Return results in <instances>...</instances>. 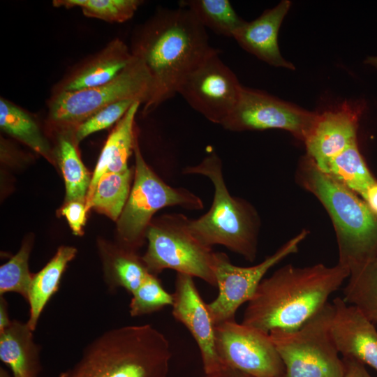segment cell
Returning a JSON list of instances; mask_svg holds the SVG:
<instances>
[{"mask_svg":"<svg viewBox=\"0 0 377 377\" xmlns=\"http://www.w3.org/2000/svg\"><path fill=\"white\" fill-rule=\"evenodd\" d=\"M179 6L188 9L205 28L232 38L245 23L228 0H183Z\"/></svg>","mask_w":377,"mask_h":377,"instance_id":"26","label":"cell"},{"mask_svg":"<svg viewBox=\"0 0 377 377\" xmlns=\"http://www.w3.org/2000/svg\"><path fill=\"white\" fill-rule=\"evenodd\" d=\"M309 231L304 229L261 263L250 267L231 263L223 252H215V277L219 293L207 306L214 325L235 319L237 309L249 302L266 273L291 254L297 252Z\"/></svg>","mask_w":377,"mask_h":377,"instance_id":"10","label":"cell"},{"mask_svg":"<svg viewBox=\"0 0 377 377\" xmlns=\"http://www.w3.org/2000/svg\"><path fill=\"white\" fill-rule=\"evenodd\" d=\"M11 321L9 318L8 303L3 295H0V332H3Z\"/></svg>","mask_w":377,"mask_h":377,"instance_id":"37","label":"cell"},{"mask_svg":"<svg viewBox=\"0 0 377 377\" xmlns=\"http://www.w3.org/2000/svg\"><path fill=\"white\" fill-rule=\"evenodd\" d=\"M75 140L67 135L58 139L57 156L66 186V202L73 201L86 204L91 178L82 162L75 147Z\"/></svg>","mask_w":377,"mask_h":377,"instance_id":"25","label":"cell"},{"mask_svg":"<svg viewBox=\"0 0 377 377\" xmlns=\"http://www.w3.org/2000/svg\"><path fill=\"white\" fill-rule=\"evenodd\" d=\"M242 86L217 51L186 76L177 94L208 121L221 125L234 109Z\"/></svg>","mask_w":377,"mask_h":377,"instance_id":"13","label":"cell"},{"mask_svg":"<svg viewBox=\"0 0 377 377\" xmlns=\"http://www.w3.org/2000/svg\"><path fill=\"white\" fill-rule=\"evenodd\" d=\"M349 275L348 269L339 264L281 267L260 283L242 323L267 333L295 330L328 302Z\"/></svg>","mask_w":377,"mask_h":377,"instance_id":"2","label":"cell"},{"mask_svg":"<svg viewBox=\"0 0 377 377\" xmlns=\"http://www.w3.org/2000/svg\"><path fill=\"white\" fill-rule=\"evenodd\" d=\"M1 128L50 161V145L38 125L23 109L3 98L0 99Z\"/></svg>","mask_w":377,"mask_h":377,"instance_id":"23","label":"cell"},{"mask_svg":"<svg viewBox=\"0 0 377 377\" xmlns=\"http://www.w3.org/2000/svg\"><path fill=\"white\" fill-rule=\"evenodd\" d=\"M86 205L77 201L70 202L61 209V212L67 219L68 223L76 235H81L82 228L86 223Z\"/></svg>","mask_w":377,"mask_h":377,"instance_id":"33","label":"cell"},{"mask_svg":"<svg viewBox=\"0 0 377 377\" xmlns=\"http://www.w3.org/2000/svg\"><path fill=\"white\" fill-rule=\"evenodd\" d=\"M320 170L362 198L376 182L367 166L357 142L329 161Z\"/></svg>","mask_w":377,"mask_h":377,"instance_id":"22","label":"cell"},{"mask_svg":"<svg viewBox=\"0 0 377 377\" xmlns=\"http://www.w3.org/2000/svg\"><path fill=\"white\" fill-rule=\"evenodd\" d=\"M72 246H60L54 257L38 273L33 274L27 302L29 317L27 324L34 332L45 305L57 291L62 274L67 264L75 256Z\"/></svg>","mask_w":377,"mask_h":377,"instance_id":"21","label":"cell"},{"mask_svg":"<svg viewBox=\"0 0 377 377\" xmlns=\"http://www.w3.org/2000/svg\"><path fill=\"white\" fill-rule=\"evenodd\" d=\"M344 363L343 377H372L364 364L353 358L342 357Z\"/></svg>","mask_w":377,"mask_h":377,"instance_id":"34","label":"cell"},{"mask_svg":"<svg viewBox=\"0 0 377 377\" xmlns=\"http://www.w3.org/2000/svg\"><path fill=\"white\" fill-rule=\"evenodd\" d=\"M131 295L129 313L133 317L158 311L172 306L173 302L172 293L167 292L157 276L150 273Z\"/></svg>","mask_w":377,"mask_h":377,"instance_id":"31","label":"cell"},{"mask_svg":"<svg viewBox=\"0 0 377 377\" xmlns=\"http://www.w3.org/2000/svg\"><path fill=\"white\" fill-rule=\"evenodd\" d=\"M295 180L327 212L337 238V264L350 274L377 258V215L362 198L320 170L306 155L299 162Z\"/></svg>","mask_w":377,"mask_h":377,"instance_id":"4","label":"cell"},{"mask_svg":"<svg viewBox=\"0 0 377 377\" xmlns=\"http://www.w3.org/2000/svg\"><path fill=\"white\" fill-rule=\"evenodd\" d=\"M362 104L344 103L335 109L318 113L304 144L306 154L320 170L332 158L357 142Z\"/></svg>","mask_w":377,"mask_h":377,"instance_id":"15","label":"cell"},{"mask_svg":"<svg viewBox=\"0 0 377 377\" xmlns=\"http://www.w3.org/2000/svg\"><path fill=\"white\" fill-rule=\"evenodd\" d=\"M133 173L130 168L122 172L104 173L86 205L87 211L93 208L114 221L118 220L129 197Z\"/></svg>","mask_w":377,"mask_h":377,"instance_id":"24","label":"cell"},{"mask_svg":"<svg viewBox=\"0 0 377 377\" xmlns=\"http://www.w3.org/2000/svg\"><path fill=\"white\" fill-rule=\"evenodd\" d=\"M135 102L133 99L122 100L98 111L74 128V140L79 142L90 134L117 123Z\"/></svg>","mask_w":377,"mask_h":377,"instance_id":"32","label":"cell"},{"mask_svg":"<svg viewBox=\"0 0 377 377\" xmlns=\"http://www.w3.org/2000/svg\"><path fill=\"white\" fill-rule=\"evenodd\" d=\"M172 297V314L187 328L195 339L205 374L224 368L216 353L215 325L207 304L201 297L193 277L177 273Z\"/></svg>","mask_w":377,"mask_h":377,"instance_id":"14","label":"cell"},{"mask_svg":"<svg viewBox=\"0 0 377 377\" xmlns=\"http://www.w3.org/2000/svg\"><path fill=\"white\" fill-rule=\"evenodd\" d=\"M291 5L289 0L280 1L254 20L245 22L232 38L242 48L265 63L294 70V65L282 57L278 44L280 27Z\"/></svg>","mask_w":377,"mask_h":377,"instance_id":"17","label":"cell"},{"mask_svg":"<svg viewBox=\"0 0 377 377\" xmlns=\"http://www.w3.org/2000/svg\"><path fill=\"white\" fill-rule=\"evenodd\" d=\"M39 353L27 323L13 320L0 332V360L10 369L13 377H39Z\"/></svg>","mask_w":377,"mask_h":377,"instance_id":"20","label":"cell"},{"mask_svg":"<svg viewBox=\"0 0 377 377\" xmlns=\"http://www.w3.org/2000/svg\"><path fill=\"white\" fill-rule=\"evenodd\" d=\"M332 304L331 333L339 354L377 371V330L374 324L342 297L335 298Z\"/></svg>","mask_w":377,"mask_h":377,"instance_id":"16","label":"cell"},{"mask_svg":"<svg viewBox=\"0 0 377 377\" xmlns=\"http://www.w3.org/2000/svg\"><path fill=\"white\" fill-rule=\"evenodd\" d=\"M132 54L140 59L151 80L145 112L173 98L193 69L217 50L204 27L187 8H161L137 32Z\"/></svg>","mask_w":377,"mask_h":377,"instance_id":"1","label":"cell"},{"mask_svg":"<svg viewBox=\"0 0 377 377\" xmlns=\"http://www.w3.org/2000/svg\"><path fill=\"white\" fill-rule=\"evenodd\" d=\"M202 377H253L242 371L224 367L217 371L205 374Z\"/></svg>","mask_w":377,"mask_h":377,"instance_id":"36","label":"cell"},{"mask_svg":"<svg viewBox=\"0 0 377 377\" xmlns=\"http://www.w3.org/2000/svg\"><path fill=\"white\" fill-rule=\"evenodd\" d=\"M140 0H54V7L80 8L83 14L109 22H124L133 17Z\"/></svg>","mask_w":377,"mask_h":377,"instance_id":"28","label":"cell"},{"mask_svg":"<svg viewBox=\"0 0 377 377\" xmlns=\"http://www.w3.org/2000/svg\"><path fill=\"white\" fill-rule=\"evenodd\" d=\"M215 344L224 367L253 377H284L283 363L269 333L230 320L215 325Z\"/></svg>","mask_w":377,"mask_h":377,"instance_id":"12","label":"cell"},{"mask_svg":"<svg viewBox=\"0 0 377 377\" xmlns=\"http://www.w3.org/2000/svg\"><path fill=\"white\" fill-rule=\"evenodd\" d=\"M172 357L165 335L149 324L106 331L58 377H167Z\"/></svg>","mask_w":377,"mask_h":377,"instance_id":"3","label":"cell"},{"mask_svg":"<svg viewBox=\"0 0 377 377\" xmlns=\"http://www.w3.org/2000/svg\"><path fill=\"white\" fill-rule=\"evenodd\" d=\"M133 184L117 220V230L125 248L135 251L142 245L153 215L162 208L179 206L188 210L203 208L202 200L184 188L165 183L147 164L135 141Z\"/></svg>","mask_w":377,"mask_h":377,"instance_id":"8","label":"cell"},{"mask_svg":"<svg viewBox=\"0 0 377 377\" xmlns=\"http://www.w3.org/2000/svg\"><path fill=\"white\" fill-rule=\"evenodd\" d=\"M183 173L205 176L214 186L209 209L198 219H189L194 236L207 246L221 245L248 261L255 260L260 228L259 215L248 201L230 194L219 155L209 153L199 163L186 166Z\"/></svg>","mask_w":377,"mask_h":377,"instance_id":"5","label":"cell"},{"mask_svg":"<svg viewBox=\"0 0 377 377\" xmlns=\"http://www.w3.org/2000/svg\"><path fill=\"white\" fill-rule=\"evenodd\" d=\"M317 114L266 92L242 86L234 109L221 126L233 132L282 129L304 142Z\"/></svg>","mask_w":377,"mask_h":377,"instance_id":"11","label":"cell"},{"mask_svg":"<svg viewBox=\"0 0 377 377\" xmlns=\"http://www.w3.org/2000/svg\"><path fill=\"white\" fill-rule=\"evenodd\" d=\"M362 199L370 209L377 215V181L368 188Z\"/></svg>","mask_w":377,"mask_h":377,"instance_id":"35","label":"cell"},{"mask_svg":"<svg viewBox=\"0 0 377 377\" xmlns=\"http://www.w3.org/2000/svg\"><path fill=\"white\" fill-rule=\"evenodd\" d=\"M141 104L139 101L134 103L108 136L92 175L85 205L91 199L97 184L104 173L122 172L129 169L128 160L133 153L138 138L135 131V118Z\"/></svg>","mask_w":377,"mask_h":377,"instance_id":"19","label":"cell"},{"mask_svg":"<svg viewBox=\"0 0 377 377\" xmlns=\"http://www.w3.org/2000/svg\"><path fill=\"white\" fill-rule=\"evenodd\" d=\"M343 299L377 323V258L350 274Z\"/></svg>","mask_w":377,"mask_h":377,"instance_id":"27","label":"cell"},{"mask_svg":"<svg viewBox=\"0 0 377 377\" xmlns=\"http://www.w3.org/2000/svg\"><path fill=\"white\" fill-rule=\"evenodd\" d=\"M151 92V80L142 61L131 63L110 82L75 91L56 92L49 104V117L55 124L73 129L105 107L126 99L144 105Z\"/></svg>","mask_w":377,"mask_h":377,"instance_id":"9","label":"cell"},{"mask_svg":"<svg viewBox=\"0 0 377 377\" xmlns=\"http://www.w3.org/2000/svg\"><path fill=\"white\" fill-rule=\"evenodd\" d=\"M133 59L128 46L122 40L115 39L64 81L57 92L75 91L107 84L117 77Z\"/></svg>","mask_w":377,"mask_h":377,"instance_id":"18","label":"cell"},{"mask_svg":"<svg viewBox=\"0 0 377 377\" xmlns=\"http://www.w3.org/2000/svg\"><path fill=\"white\" fill-rule=\"evenodd\" d=\"M30 251V244L24 243L15 256L0 267V295L16 293L27 301L33 278L28 265Z\"/></svg>","mask_w":377,"mask_h":377,"instance_id":"30","label":"cell"},{"mask_svg":"<svg viewBox=\"0 0 377 377\" xmlns=\"http://www.w3.org/2000/svg\"><path fill=\"white\" fill-rule=\"evenodd\" d=\"M0 377H13V376L10 374H9L6 370L1 367L0 368Z\"/></svg>","mask_w":377,"mask_h":377,"instance_id":"39","label":"cell"},{"mask_svg":"<svg viewBox=\"0 0 377 377\" xmlns=\"http://www.w3.org/2000/svg\"><path fill=\"white\" fill-rule=\"evenodd\" d=\"M149 273L142 256L139 257L133 250L125 248L112 258L107 283L110 290L121 287L132 295Z\"/></svg>","mask_w":377,"mask_h":377,"instance_id":"29","label":"cell"},{"mask_svg":"<svg viewBox=\"0 0 377 377\" xmlns=\"http://www.w3.org/2000/svg\"><path fill=\"white\" fill-rule=\"evenodd\" d=\"M333 315V304L327 302L299 328L269 332L284 377H343L344 363L331 333Z\"/></svg>","mask_w":377,"mask_h":377,"instance_id":"7","label":"cell"},{"mask_svg":"<svg viewBox=\"0 0 377 377\" xmlns=\"http://www.w3.org/2000/svg\"><path fill=\"white\" fill-rule=\"evenodd\" d=\"M364 63L377 68V57H369L365 59Z\"/></svg>","mask_w":377,"mask_h":377,"instance_id":"38","label":"cell"},{"mask_svg":"<svg viewBox=\"0 0 377 377\" xmlns=\"http://www.w3.org/2000/svg\"><path fill=\"white\" fill-rule=\"evenodd\" d=\"M146 239L147 249L142 259L150 274L157 276L170 269L216 286L215 252L194 236L184 214H168L151 222Z\"/></svg>","mask_w":377,"mask_h":377,"instance_id":"6","label":"cell"}]
</instances>
